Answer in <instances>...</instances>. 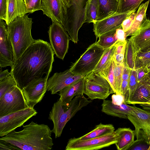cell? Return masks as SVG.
<instances>
[{
  "mask_svg": "<svg viewBox=\"0 0 150 150\" xmlns=\"http://www.w3.org/2000/svg\"><path fill=\"white\" fill-rule=\"evenodd\" d=\"M136 10L122 13H115L93 23V31L96 39L104 33L122 28L123 21Z\"/></svg>",
  "mask_w": 150,
  "mask_h": 150,
  "instance_id": "obj_15",
  "label": "cell"
},
{
  "mask_svg": "<svg viewBox=\"0 0 150 150\" xmlns=\"http://www.w3.org/2000/svg\"><path fill=\"white\" fill-rule=\"evenodd\" d=\"M7 0H0V19L5 22L7 19Z\"/></svg>",
  "mask_w": 150,
  "mask_h": 150,
  "instance_id": "obj_39",
  "label": "cell"
},
{
  "mask_svg": "<svg viewBox=\"0 0 150 150\" xmlns=\"http://www.w3.org/2000/svg\"><path fill=\"white\" fill-rule=\"evenodd\" d=\"M83 93L93 100H105L111 94L115 93L105 78L92 71L84 76Z\"/></svg>",
  "mask_w": 150,
  "mask_h": 150,
  "instance_id": "obj_7",
  "label": "cell"
},
{
  "mask_svg": "<svg viewBox=\"0 0 150 150\" xmlns=\"http://www.w3.org/2000/svg\"><path fill=\"white\" fill-rule=\"evenodd\" d=\"M128 90L129 81L122 80L121 87L120 95L123 97L125 102L127 97Z\"/></svg>",
  "mask_w": 150,
  "mask_h": 150,
  "instance_id": "obj_41",
  "label": "cell"
},
{
  "mask_svg": "<svg viewBox=\"0 0 150 150\" xmlns=\"http://www.w3.org/2000/svg\"><path fill=\"white\" fill-rule=\"evenodd\" d=\"M150 63V51L146 52L139 51L136 55L135 69L145 67Z\"/></svg>",
  "mask_w": 150,
  "mask_h": 150,
  "instance_id": "obj_33",
  "label": "cell"
},
{
  "mask_svg": "<svg viewBox=\"0 0 150 150\" xmlns=\"http://www.w3.org/2000/svg\"><path fill=\"white\" fill-rule=\"evenodd\" d=\"M148 79L139 83L134 92L125 101L126 104L135 105L150 102V86Z\"/></svg>",
  "mask_w": 150,
  "mask_h": 150,
  "instance_id": "obj_21",
  "label": "cell"
},
{
  "mask_svg": "<svg viewBox=\"0 0 150 150\" xmlns=\"http://www.w3.org/2000/svg\"><path fill=\"white\" fill-rule=\"evenodd\" d=\"M48 78L46 76L35 80L22 89L23 95L29 107L33 108L43 99L47 91Z\"/></svg>",
  "mask_w": 150,
  "mask_h": 150,
  "instance_id": "obj_13",
  "label": "cell"
},
{
  "mask_svg": "<svg viewBox=\"0 0 150 150\" xmlns=\"http://www.w3.org/2000/svg\"><path fill=\"white\" fill-rule=\"evenodd\" d=\"M8 11L6 23L8 25L16 18L27 14L26 4L24 0H7Z\"/></svg>",
  "mask_w": 150,
  "mask_h": 150,
  "instance_id": "obj_23",
  "label": "cell"
},
{
  "mask_svg": "<svg viewBox=\"0 0 150 150\" xmlns=\"http://www.w3.org/2000/svg\"><path fill=\"white\" fill-rule=\"evenodd\" d=\"M102 111L112 116L127 119L128 115L132 111V106L123 102L120 105L113 104L112 101L103 100L102 104Z\"/></svg>",
  "mask_w": 150,
  "mask_h": 150,
  "instance_id": "obj_20",
  "label": "cell"
},
{
  "mask_svg": "<svg viewBox=\"0 0 150 150\" xmlns=\"http://www.w3.org/2000/svg\"><path fill=\"white\" fill-rule=\"evenodd\" d=\"M0 149L15 150L21 149L10 143L0 139Z\"/></svg>",
  "mask_w": 150,
  "mask_h": 150,
  "instance_id": "obj_42",
  "label": "cell"
},
{
  "mask_svg": "<svg viewBox=\"0 0 150 150\" xmlns=\"http://www.w3.org/2000/svg\"><path fill=\"white\" fill-rule=\"evenodd\" d=\"M115 65V62L113 58L110 65L101 75L108 81L113 89L114 86V74Z\"/></svg>",
  "mask_w": 150,
  "mask_h": 150,
  "instance_id": "obj_36",
  "label": "cell"
},
{
  "mask_svg": "<svg viewBox=\"0 0 150 150\" xmlns=\"http://www.w3.org/2000/svg\"><path fill=\"white\" fill-rule=\"evenodd\" d=\"M23 129L14 130L0 139L23 150H50L54 145L52 130L47 125L32 121L23 125Z\"/></svg>",
  "mask_w": 150,
  "mask_h": 150,
  "instance_id": "obj_2",
  "label": "cell"
},
{
  "mask_svg": "<svg viewBox=\"0 0 150 150\" xmlns=\"http://www.w3.org/2000/svg\"><path fill=\"white\" fill-rule=\"evenodd\" d=\"M126 49L121 53L114 54L113 59L115 62L117 64H121L124 62Z\"/></svg>",
  "mask_w": 150,
  "mask_h": 150,
  "instance_id": "obj_44",
  "label": "cell"
},
{
  "mask_svg": "<svg viewBox=\"0 0 150 150\" xmlns=\"http://www.w3.org/2000/svg\"><path fill=\"white\" fill-rule=\"evenodd\" d=\"M115 49V44L106 49L93 72L101 76L110 65L113 57Z\"/></svg>",
  "mask_w": 150,
  "mask_h": 150,
  "instance_id": "obj_27",
  "label": "cell"
},
{
  "mask_svg": "<svg viewBox=\"0 0 150 150\" xmlns=\"http://www.w3.org/2000/svg\"><path fill=\"white\" fill-rule=\"evenodd\" d=\"M99 9L98 0H90L86 9L85 23H93L97 21Z\"/></svg>",
  "mask_w": 150,
  "mask_h": 150,
  "instance_id": "obj_31",
  "label": "cell"
},
{
  "mask_svg": "<svg viewBox=\"0 0 150 150\" xmlns=\"http://www.w3.org/2000/svg\"><path fill=\"white\" fill-rule=\"evenodd\" d=\"M54 52L50 44L42 40H35L11 68V75L21 89L45 74L49 77L54 62Z\"/></svg>",
  "mask_w": 150,
  "mask_h": 150,
  "instance_id": "obj_1",
  "label": "cell"
},
{
  "mask_svg": "<svg viewBox=\"0 0 150 150\" xmlns=\"http://www.w3.org/2000/svg\"><path fill=\"white\" fill-rule=\"evenodd\" d=\"M137 80L139 83L143 82L148 78L149 72L145 67H142L137 69Z\"/></svg>",
  "mask_w": 150,
  "mask_h": 150,
  "instance_id": "obj_40",
  "label": "cell"
},
{
  "mask_svg": "<svg viewBox=\"0 0 150 150\" xmlns=\"http://www.w3.org/2000/svg\"><path fill=\"white\" fill-rule=\"evenodd\" d=\"M149 147L148 150H150V140L149 141Z\"/></svg>",
  "mask_w": 150,
  "mask_h": 150,
  "instance_id": "obj_52",
  "label": "cell"
},
{
  "mask_svg": "<svg viewBox=\"0 0 150 150\" xmlns=\"http://www.w3.org/2000/svg\"><path fill=\"white\" fill-rule=\"evenodd\" d=\"M116 30L104 33L99 37L96 44L99 46L105 49L109 48L114 45L117 42L115 35Z\"/></svg>",
  "mask_w": 150,
  "mask_h": 150,
  "instance_id": "obj_30",
  "label": "cell"
},
{
  "mask_svg": "<svg viewBox=\"0 0 150 150\" xmlns=\"http://www.w3.org/2000/svg\"><path fill=\"white\" fill-rule=\"evenodd\" d=\"M98 0L99 9L97 21L103 19L116 12L118 0Z\"/></svg>",
  "mask_w": 150,
  "mask_h": 150,
  "instance_id": "obj_25",
  "label": "cell"
},
{
  "mask_svg": "<svg viewBox=\"0 0 150 150\" xmlns=\"http://www.w3.org/2000/svg\"><path fill=\"white\" fill-rule=\"evenodd\" d=\"M138 84L139 83L137 80V70L136 69H132L129 80V90L126 100L134 92Z\"/></svg>",
  "mask_w": 150,
  "mask_h": 150,
  "instance_id": "obj_35",
  "label": "cell"
},
{
  "mask_svg": "<svg viewBox=\"0 0 150 150\" xmlns=\"http://www.w3.org/2000/svg\"><path fill=\"white\" fill-rule=\"evenodd\" d=\"M148 83L150 86V81L148 79ZM149 103H150V102Z\"/></svg>",
  "mask_w": 150,
  "mask_h": 150,
  "instance_id": "obj_54",
  "label": "cell"
},
{
  "mask_svg": "<svg viewBox=\"0 0 150 150\" xmlns=\"http://www.w3.org/2000/svg\"><path fill=\"white\" fill-rule=\"evenodd\" d=\"M91 102L83 94L75 96L68 106H63L59 100L54 103L48 119L53 122L52 132L55 138L61 136L66 124L75 114Z\"/></svg>",
  "mask_w": 150,
  "mask_h": 150,
  "instance_id": "obj_3",
  "label": "cell"
},
{
  "mask_svg": "<svg viewBox=\"0 0 150 150\" xmlns=\"http://www.w3.org/2000/svg\"><path fill=\"white\" fill-rule=\"evenodd\" d=\"M84 77L61 90L59 99L63 106H68L74 97L83 94Z\"/></svg>",
  "mask_w": 150,
  "mask_h": 150,
  "instance_id": "obj_19",
  "label": "cell"
},
{
  "mask_svg": "<svg viewBox=\"0 0 150 150\" xmlns=\"http://www.w3.org/2000/svg\"><path fill=\"white\" fill-rule=\"evenodd\" d=\"M136 11L132 13L122 23V28L125 33L129 29L134 22L136 13Z\"/></svg>",
  "mask_w": 150,
  "mask_h": 150,
  "instance_id": "obj_37",
  "label": "cell"
},
{
  "mask_svg": "<svg viewBox=\"0 0 150 150\" xmlns=\"http://www.w3.org/2000/svg\"><path fill=\"white\" fill-rule=\"evenodd\" d=\"M85 75H74L69 69L63 72L55 73L47 82V91L54 94L65 87Z\"/></svg>",
  "mask_w": 150,
  "mask_h": 150,
  "instance_id": "obj_16",
  "label": "cell"
},
{
  "mask_svg": "<svg viewBox=\"0 0 150 150\" xmlns=\"http://www.w3.org/2000/svg\"><path fill=\"white\" fill-rule=\"evenodd\" d=\"M30 0H24V2H25L26 4H28Z\"/></svg>",
  "mask_w": 150,
  "mask_h": 150,
  "instance_id": "obj_51",
  "label": "cell"
},
{
  "mask_svg": "<svg viewBox=\"0 0 150 150\" xmlns=\"http://www.w3.org/2000/svg\"><path fill=\"white\" fill-rule=\"evenodd\" d=\"M90 0H71L62 24L71 40L75 43L79 41L78 33L85 23L86 12Z\"/></svg>",
  "mask_w": 150,
  "mask_h": 150,
  "instance_id": "obj_5",
  "label": "cell"
},
{
  "mask_svg": "<svg viewBox=\"0 0 150 150\" xmlns=\"http://www.w3.org/2000/svg\"><path fill=\"white\" fill-rule=\"evenodd\" d=\"M150 51V46H149L148 48H146V49L143 50L141 51L143 52H146L148 51Z\"/></svg>",
  "mask_w": 150,
  "mask_h": 150,
  "instance_id": "obj_49",
  "label": "cell"
},
{
  "mask_svg": "<svg viewBox=\"0 0 150 150\" xmlns=\"http://www.w3.org/2000/svg\"><path fill=\"white\" fill-rule=\"evenodd\" d=\"M66 9L63 0H41L40 10L52 22L57 21L62 24Z\"/></svg>",
  "mask_w": 150,
  "mask_h": 150,
  "instance_id": "obj_17",
  "label": "cell"
},
{
  "mask_svg": "<svg viewBox=\"0 0 150 150\" xmlns=\"http://www.w3.org/2000/svg\"><path fill=\"white\" fill-rule=\"evenodd\" d=\"M41 0H30L26 4L27 13H33L40 10Z\"/></svg>",
  "mask_w": 150,
  "mask_h": 150,
  "instance_id": "obj_38",
  "label": "cell"
},
{
  "mask_svg": "<svg viewBox=\"0 0 150 150\" xmlns=\"http://www.w3.org/2000/svg\"><path fill=\"white\" fill-rule=\"evenodd\" d=\"M145 68L149 71L150 72V63L147 65Z\"/></svg>",
  "mask_w": 150,
  "mask_h": 150,
  "instance_id": "obj_50",
  "label": "cell"
},
{
  "mask_svg": "<svg viewBox=\"0 0 150 150\" xmlns=\"http://www.w3.org/2000/svg\"><path fill=\"white\" fill-rule=\"evenodd\" d=\"M115 130V127L112 124H104L100 123L96 125L92 130L81 137L77 138L81 140L88 139L103 136L111 133Z\"/></svg>",
  "mask_w": 150,
  "mask_h": 150,
  "instance_id": "obj_26",
  "label": "cell"
},
{
  "mask_svg": "<svg viewBox=\"0 0 150 150\" xmlns=\"http://www.w3.org/2000/svg\"><path fill=\"white\" fill-rule=\"evenodd\" d=\"M8 25L0 19V67L12 68L15 60L13 47L8 34Z\"/></svg>",
  "mask_w": 150,
  "mask_h": 150,
  "instance_id": "obj_14",
  "label": "cell"
},
{
  "mask_svg": "<svg viewBox=\"0 0 150 150\" xmlns=\"http://www.w3.org/2000/svg\"><path fill=\"white\" fill-rule=\"evenodd\" d=\"M128 119L135 128L137 140L142 139L149 144L150 140V110L133 106Z\"/></svg>",
  "mask_w": 150,
  "mask_h": 150,
  "instance_id": "obj_12",
  "label": "cell"
},
{
  "mask_svg": "<svg viewBox=\"0 0 150 150\" xmlns=\"http://www.w3.org/2000/svg\"><path fill=\"white\" fill-rule=\"evenodd\" d=\"M137 53L133 45L130 40H127L125 50L124 64L132 69H135V62Z\"/></svg>",
  "mask_w": 150,
  "mask_h": 150,
  "instance_id": "obj_28",
  "label": "cell"
},
{
  "mask_svg": "<svg viewBox=\"0 0 150 150\" xmlns=\"http://www.w3.org/2000/svg\"><path fill=\"white\" fill-rule=\"evenodd\" d=\"M131 70L124 64L123 70L122 80H129Z\"/></svg>",
  "mask_w": 150,
  "mask_h": 150,
  "instance_id": "obj_45",
  "label": "cell"
},
{
  "mask_svg": "<svg viewBox=\"0 0 150 150\" xmlns=\"http://www.w3.org/2000/svg\"><path fill=\"white\" fill-rule=\"evenodd\" d=\"M33 108L28 107L5 115L0 117V136H4L36 115Z\"/></svg>",
  "mask_w": 150,
  "mask_h": 150,
  "instance_id": "obj_10",
  "label": "cell"
},
{
  "mask_svg": "<svg viewBox=\"0 0 150 150\" xmlns=\"http://www.w3.org/2000/svg\"><path fill=\"white\" fill-rule=\"evenodd\" d=\"M117 138L115 131L101 137L85 140H80L74 137L69 140L65 150H98L115 144Z\"/></svg>",
  "mask_w": 150,
  "mask_h": 150,
  "instance_id": "obj_8",
  "label": "cell"
},
{
  "mask_svg": "<svg viewBox=\"0 0 150 150\" xmlns=\"http://www.w3.org/2000/svg\"><path fill=\"white\" fill-rule=\"evenodd\" d=\"M52 22L48 31L50 44L56 56L63 60L68 52L70 37L62 24Z\"/></svg>",
  "mask_w": 150,
  "mask_h": 150,
  "instance_id": "obj_9",
  "label": "cell"
},
{
  "mask_svg": "<svg viewBox=\"0 0 150 150\" xmlns=\"http://www.w3.org/2000/svg\"><path fill=\"white\" fill-rule=\"evenodd\" d=\"M67 7L69 6L71 0H63Z\"/></svg>",
  "mask_w": 150,
  "mask_h": 150,
  "instance_id": "obj_48",
  "label": "cell"
},
{
  "mask_svg": "<svg viewBox=\"0 0 150 150\" xmlns=\"http://www.w3.org/2000/svg\"><path fill=\"white\" fill-rule=\"evenodd\" d=\"M115 35L117 42H124L126 40L125 33L123 30L122 28L116 30Z\"/></svg>",
  "mask_w": 150,
  "mask_h": 150,
  "instance_id": "obj_43",
  "label": "cell"
},
{
  "mask_svg": "<svg viewBox=\"0 0 150 150\" xmlns=\"http://www.w3.org/2000/svg\"><path fill=\"white\" fill-rule=\"evenodd\" d=\"M28 107L22 89L17 86H13L0 98V117Z\"/></svg>",
  "mask_w": 150,
  "mask_h": 150,
  "instance_id": "obj_11",
  "label": "cell"
},
{
  "mask_svg": "<svg viewBox=\"0 0 150 150\" xmlns=\"http://www.w3.org/2000/svg\"><path fill=\"white\" fill-rule=\"evenodd\" d=\"M148 78L149 80L150 81V72H149L148 75Z\"/></svg>",
  "mask_w": 150,
  "mask_h": 150,
  "instance_id": "obj_53",
  "label": "cell"
},
{
  "mask_svg": "<svg viewBox=\"0 0 150 150\" xmlns=\"http://www.w3.org/2000/svg\"><path fill=\"white\" fill-rule=\"evenodd\" d=\"M149 2V0L140 5L132 26L129 29L125 32L126 38L135 33L148 20L146 17V13Z\"/></svg>",
  "mask_w": 150,
  "mask_h": 150,
  "instance_id": "obj_24",
  "label": "cell"
},
{
  "mask_svg": "<svg viewBox=\"0 0 150 150\" xmlns=\"http://www.w3.org/2000/svg\"><path fill=\"white\" fill-rule=\"evenodd\" d=\"M107 49L98 46L96 42L91 45L69 69L74 75H86L93 71Z\"/></svg>",
  "mask_w": 150,
  "mask_h": 150,
  "instance_id": "obj_6",
  "label": "cell"
},
{
  "mask_svg": "<svg viewBox=\"0 0 150 150\" xmlns=\"http://www.w3.org/2000/svg\"><path fill=\"white\" fill-rule=\"evenodd\" d=\"M32 18L26 14L8 25V35L12 45L15 61L35 40L32 36Z\"/></svg>",
  "mask_w": 150,
  "mask_h": 150,
  "instance_id": "obj_4",
  "label": "cell"
},
{
  "mask_svg": "<svg viewBox=\"0 0 150 150\" xmlns=\"http://www.w3.org/2000/svg\"><path fill=\"white\" fill-rule=\"evenodd\" d=\"M11 74V73L8 72V69H6L2 71L1 67L0 69V81L8 77Z\"/></svg>",
  "mask_w": 150,
  "mask_h": 150,
  "instance_id": "obj_46",
  "label": "cell"
},
{
  "mask_svg": "<svg viewBox=\"0 0 150 150\" xmlns=\"http://www.w3.org/2000/svg\"><path fill=\"white\" fill-rule=\"evenodd\" d=\"M117 137V142L115 144L118 150H127L133 145L135 136V130L129 128H119L115 131Z\"/></svg>",
  "mask_w": 150,
  "mask_h": 150,
  "instance_id": "obj_22",
  "label": "cell"
},
{
  "mask_svg": "<svg viewBox=\"0 0 150 150\" xmlns=\"http://www.w3.org/2000/svg\"><path fill=\"white\" fill-rule=\"evenodd\" d=\"M137 53L150 46V20L147 21L129 39Z\"/></svg>",
  "mask_w": 150,
  "mask_h": 150,
  "instance_id": "obj_18",
  "label": "cell"
},
{
  "mask_svg": "<svg viewBox=\"0 0 150 150\" xmlns=\"http://www.w3.org/2000/svg\"><path fill=\"white\" fill-rule=\"evenodd\" d=\"M142 109L146 110H150V103L139 104Z\"/></svg>",
  "mask_w": 150,
  "mask_h": 150,
  "instance_id": "obj_47",
  "label": "cell"
},
{
  "mask_svg": "<svg viewBox=\"0 0 150 150\" xmlns=\"http://www.w3.org/2000/svg\"><path fill=\"white\" fill-rule=\"evenodd\" d=\"M144 0H118L117 8L115 13H122L136 10Z\"/></svg>",
  "mask_w": 150,
  "mask_h": 150,
  "instance_id": "obj_29",
  "label": "cell"
},
{
  "mask_svg": "<svg viewBox=\"0 0 150 150\" xmlns=\"http://www.w3.org/2000/svg\"><path fill=\"white\" fill-rule=\"evenodd\" d=\"M124 64V62L121 64H117L115 62L114 74V86L113 90L116 95H120Z\"/></svg>",
  "mask_w": 150,
  "mask_h": 150,
  "instance_id": "obj_32",
  "label": "cell"
},
{
  "mask_svg": "<svg viewBox=\"0 0 150 150\" xmlns=\"http://www.w3.org/2000/svg\"><path fill=\"white\" fill-rule=\"evenodd\" d=\"M16 86H17V83L11 75L0 81V98L11 88Z\"/></svg>",
  "mask_w": 150,
  "mask_h": 150,
  "instance_id": "obj_34",
  "label": "cell"
}]
</instances>
